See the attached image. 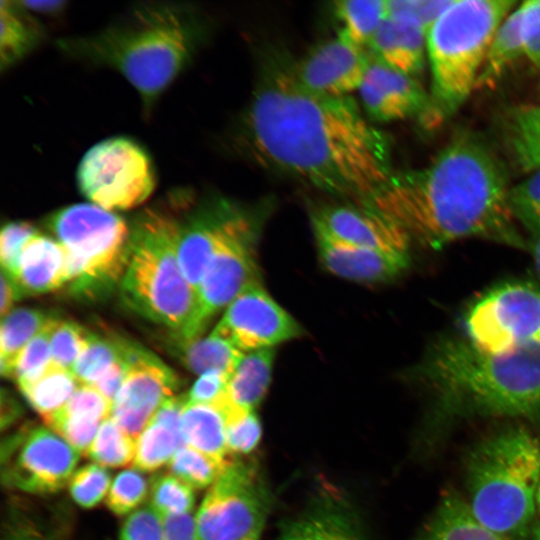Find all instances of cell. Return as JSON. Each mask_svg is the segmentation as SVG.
I'll use <instances>...</instances> for the list:
<instances>
[{"label":"cell","instance_id":"cell-2","mask_svg":"<svg viewBox=\"0 0 540 540\" xmlns=\"http://www.w3.org/2000/svg\"><path fill=\"white\" fill-rule=\"evenodd\" d=\"M510 186L489 148L462 136L425 167L393 173L367 205L431 249L466 238L528 248L507 202Z\"/></svg>","mask_w":540,"mask_h":540},{"label":"cell","instance_id":"cell-35","mask_svg":"<svg viewBox=\"0 0 540 540\" xmlns=\"http://www.w3.org/2000/svg\"><path fill=\"white\" fill-rule=\"evenodd\" d=\"M58 322V318L51 316L20 354L13 375L20 391L35 383L49 368L51 337Z\"/></svg>","mask_w":540,"mask_h":540},{"label":"cell","instance_id":"cell-3","mask_svg":"<svg viewBox=\"0 0 540 540\" xmlns=\"http://www.w3.org/2000/svg\"><path fill=\"white\" fill-rule=\"evenodd\" d=\"M407 376L432 395L440 420L501 416L540 425V347L495 353L465 335L441 336Z\"/></svg>","mask_w":540,"mask_h":540},{"label":"cell","instance_id":"cell-18","mask_svg":"<svg viewBox=\"0 0 540 540\" xmlns=\"http://www.w3.org/2000/svg\"><path fill=\"white\" fill-rule=\"evenodd\" d=\"M358 92L364 110L377 121L418 116L424 122L430 111V95L415 77L372 58Z\"/></svg>","mask_w":540,"mask_h":540},{"label":"cell","instance_id":"cell-56","mask_svg":"<svg viewBox=\"0 0 540 540\" xmlns=\"http://www.w3.org/2000/svg\"><path fill=\"white\" fill-rule=\"evenodd\" d=\"M531 534L532 540H540V522L534 523Z\"/></svg>","mask_w":540,"mask_h":540},{"label":"cell","instance_id":"cell-41","mask_svg":"<svg viewBox=\"0 0 540 540\" xmlns=\"http://www.w3.org/2000/svg\"><path fill=\"white\" fill-rule=\"evenodd\" d=\"M89 332L73 321L59 320L51 337V363L72 371Z\"/></svg>","mask_w":540,"mask_h":540},{"label":"cell","instance_id":"cell-19","mask_svg":"<svg viewBox=\"0 0 540 540\" xmlns=\"http://www.w3.org/2000/svg\"><path fill=\"white\" fill-rule=\"evenodd\" d=\"M318 256L336 276L365 284L392 281L405 272L410 254L392 253L341 241L313 227Z\"/></svg>","mask_w":540,"mask_h":540},{"label":"cell","instance_id":"cell-38","mask_svg":"<svg viewBox=\"0 0 540 540\" xmlns=\"http://www.w3.org/2000/svg\"><path fill=\"white\" fill-rule=\"evenodd\" d=\"M194 489L171 473L159 474L150 486V505L163 517L191 513Z\"/></svg>","mask_w":540,"mask_h":540},{"label":"cell","instance_id":"cell-8","mask_svg":"<svg viewBox=\"0 0 540 540\" xmlns=\"http://www.w3.org/2000/svg\"><path fill=\"white\" fill-rule=\"evenodd\" d=\"M48 226L66 251L72 295L95 300L120 286L130 252V225L122 217L78 203L54 212Z\"/></svg>","mask_w":540,"mask_h":540},{"label":"cell","instance_id":"cell-54","mask_svg":"<svg viewBox=\"0 0 540 540\" xmlns=\"http://www.w3.org/2000/svg\"><path fill=\"white\" fill-rule=\"evenodd\" d=\"M532 256L534 268L540 278V234L528 238V248Z\"/></svg>","mask_w":540,"mask_h":540},{"label":"cell","instance_id":"cell-28","mask_svg":"<svg viewBox=\"0 0 540 540\" xmlns=\"http://www.w3.org/2000/svg\"><path fill=\"white\" fill-rule=\"evenodd\" d=\"M276 540H362L350 515L334 505H322L289 521Z\"/></svg>","mask_w":540,"mask_h":540},{"label":"cell","instance_id":"cell-51","mask_svg":"<svg viewBox=\"0 0 540 540\" xmlns=\"http://www.w3.org/2000/svg\"><path fill=\"white\" fill-rule=\"evenodd\" d=\"M21 297V294L12 279L1 272V317L4 318L11 311L14 302Z\"/></svg>","mask_w":540,"mask_h":540},{"label":"cell","instance_id":"cell-47","mask_svg":"<svg viewBox=\"0 0 540 540\" xmlns=\"http://www.w3.org/2000/svg\"><path fill=\"white\" fill-rule=\"evenodd\" d=\"M525 56L540 68V0L524 1Z\"/></svg>","mask_w":540,"mask_h":540},{"label":"cell","instance_id":"cell-10","mask_svg":"<svg viewBox=\"0 0 540 540\" xmlns=\"http://www.w3.org/2000/svg\"><path fill=\"white\" fill-rule=\"evenodd\" d=\"M464 335L495 353L540 347V284L510 280L487 290L468 308Z\"/></svg>","mask_w":540,"mask_h":540},{"label":"cell","instance_id":"cell-12","mask_svg":"<svg viewBox=\"0 0 540 540\" xmlns=\"http://www.w3.org/2000/svg\"><path fill=\"white\" fill-rule=\"evenodd\" d=\"M263 214L244 207L210 260L197 289L196 338L214 315L250 283L260 280L256 243Z\"/></svg>","mask_w":540,"mask_h":540},{"label":"cell","instance_id":"cell-40","mask_svg":"<svg viewBox=\"0 0 540 540\" xmlns=\"http://www.w3.org/2000/svg\"><path fill=\"white\" fill-rule=\"evenodd\" d=\"M111 484L109 470L99 464L90 463L74 472L68 483V489L78 506L91 509L107 497Z\"/></svg>","mask_w":540,"mask_h":540},{"label":"cell","instance_id":"cell-6","mask_svg":"<svg viewBox=\"0 0 540 540\" xmlns=\"http://www.w3.org/2000/svg\"><path fill=\"white\" fill-rule=\"evenodd\" d=\"M465 476L476 520L506 540H526L540 480L539 439L521 426L493 433L469 452Z\"/></svg>","mask_w":540,"mask_h":540},{"label":"cell","instance_id":"cell-17","mask_svg":"<svg viewBox=\"0 0 540 540\" xmlns=\"http://www.w3.org/2000/svg\"><path fill=\"white\" fill-rule=\"evenodd\" d=\"M312 227L354 245L410 254L411 239L379 211L361 204H328L312 214Z\"/></svg>","mask_w":540,"mask_h":540},{"label":"cell","instance_id":"cell-30","mask_svg":"<svg viewBox=\"0 0 540 540\" xmlns=\"http://www.w3.org/2000/svg\"><path fill=\"white\" fill-rule=\"evenodd\" d=\"M50 317L40 310L18 308L2 318L0 331V368L2 376L13 377L17 361L23 349L42 329Z\"/></svg>","mask_w":540,"mask_h":540},{"label":"cell","instance_id":"cell-7","mask_svg":"<svg viewBox=\"0 0 540 540\" xmlns=\"http://www.w3.org/2000/svg\"><path fill=\"white\" fill-rule=\"evenodd\" d=\"M516 3L456 0L431 27L426 37L431 70L426 125H439L465 103L475 89L497 29Z\"/></svg>","mask_w":540,"mask_h":540},{"label":"cell","instance_id":"cell-16","mask_svg":"<svg viewBox=\"0 0 540 540\" xmlns=\"http://www.w3.org/2000/svg\"><path fill=\"white\" fill-rule=\"evenodd\" d=\"M370 62L365 48L337 35L295 62V69L308 89L325 96L348 97L359 90Z\"/></svg>","mask_w":540,"mask_h":540},{"label":"cell","instance_id":"cell-20","mask_svg":"<svg viewBox=\"0 0 540 540\" xmlns=\"http://www.w3.org/2000/svg\"><path fill=\"white\" fill-rule=\"evenodd\" d=\"M21 296L52 292L68 283V261L63 245L37 233L24 246L15 276Z\"/></svg>","mask_w":540,"mask_h":540},{"label":"cell","instance_id":"cell-22","mask_svg":"<svg viewBox=\"0 0 540 540\" xmlns=\"http://www.w3.org/2000/svg\"><path fill=\"white\" fill-rule=\"evenodd\" d=\"M185 395L168 399L157 411L136 440L133 461L135 469L154 472L169 464L184 445L181 433V411Z\"/></svg>","mask_w":540,"mask_h":540},{"label":"cell","instance_id":"cell-45","mask_svg":"<svg viewBox=\"0 0 540 540\" xmlns=\"http://www.w3.org/2000/svg\"><path fill=\"white\" fill-rule=\"evenodd\" d=\"M119 540H163V518L149 504L128 515L119 531Z\"/></svg>","mask_w":540,"mask_h":540},{"label":"cell","instance_id":"cell-27","mask_svg":"<svg viewBox=\"0 0 540 540\" xmlns=\"http://www.w3.org/2000/svg\"><path fill=\"white\" fill-rule=\"evenodd\" d=\"M171 344V351L177 358L187 369L199 376L209 371L231 375L245 354L213 331L206 337L191 340L173 336Z\"/></svg>","mask_w":540,"mask_h":540},{"label":"cell","instance_id":"cell-42","mask_svg":"<svg viewBox=\"0 0 540 540\" xmlns=\"http://www.w3.org/2000/svg\"><path fill=\"white\" fill-rule=\"evenodd\" d=\"M262 426L255 411L229 412L226 424L227 452L248 454L259 444Z\"/></svg>","mask_w":540,"mask_h":540},{"label":"cell","instance_id":"cell-13","mask_svg":"<svg viewBox=\"0 0 540 540\" xmlns=\"http://www.w3.org/2000/svg\"><path fill=\"white\" fill-rule=\"evenodd\" d=\"M79 455L48 427L24 429L2 446V481L9 488L30 494L56 493L69 483Z\"/></svg>","mask_w":540,"mask_h":540},{"label":"cell","instance_id":"cell-48","mask_svg":"<svg viewBox=\"0 0 540 540\" xmlns=\"http://www.w3.org/2000/svg\"><path fill=\"white\" fill-rule=\"evenodd\" d=\"M128 370L129 365L122 353V356L91 386L112 403L126 379Z\"/></svg>","mask_w":540,"mask_h":540},{"label":"cell","instance_id":"cell-49","mask_svg":"<svg viewBox=\"0 0 540 540\" xmlns=\"http://www.w3.org/2000/svg\"><path fill=\"white\" fill-rule=\"evenodd\" d=\"M163 540H199L196 518L191 513L163 516Z\"/></svg>","mask_w":540,"mask_h":540},{"label":"cell","instance_id":"cell-26","mask_svg":"<svg viewBox=\"0 0 540 540\" xmlns=\"http://www.w3.org/2000/svg\"><path fill=\"white\" fill-rule=\"evenodd\" d=\"M523 2L501 23L489 46L475 88H492L505 70L525 55Z\"/></svg>","mask_w":540,"mask_h":540},{"label":"cell","instance_id":"cell-57","mask_svg":"<svg viewBox=\"0 0 540 540\" xmlns=\"http://www.w3.org/2000/svg\"><path fill=\"white\" fill-rule=\"evenodd\" d=\"M536 507H537L538 512L540 514V480H539V484H538V488H537V492H536Z\"/></svg>","mask_w":540,"mask_h":540},{"label":"cell","instance_id":"cell-50","mask_svg":"<svg viewBox=\"0 0 540 540\" xmlns=\"http://www.w3.org/2000/svg\"><path fill=\"white\" fill-rule=\"evenodd\" d=\"M2 540H60L48 532L34 528L31 525L15 524L9 526Z\"/></svg>","mask_w":540,"mask_h":540},{"label":"cell","instance_id":"cell-21","mask_svg":"<svg viewBox=\"0 0 540 540\" xmlns=\"http://www.w3.org/2000/svg\"><path fill=\"white\" fill-rule=\"evenodd\" d=\"M426 33L414 22L389 15L369 44L372 59L406 75L416 77L427 57Z\"/></svg>","mask_w":540,"mask_h":540},{"label":"cell","instance_id":"cell-44","mask_svg":"<svg viewBox=\"0 0 540 540\" xmlns=\"http://www.w3.org/2000/svg\"><path fill=\"white\" fill-rule=\"evenodd\" d=\"M38 232L30 223L15 221L5 224L0 236V260L2 272L10 278L15 276L18 261L25 244Z\"/></svg>","mask_w":540,"mask_h":540},{"label":"cell","instance_id":"cell-36","mask_svg":"<svg viewBox=\"0 0 540 540\" xmlns=\"http://www.w3.org/2000/svg\"><path fill=\"white\" fill-rule=\"evenodd\" d=\"M229 460L217 461L187 445H182L168 464L169 473L193 489L210 487Z\"/></svg>","mask_w":540,"mask_h":540},{"label":"cell","instance_id":"cell-46","mask_svg":"<svg viewBox=\"0 0 540 540\" xmlns=\"http://www.w3.org/2000/svg\"><path fill=\"white\" fill-rule=\"evenodd\" d=\"M230 375L209 371L199 376L185 395V401L193 404H219L226 396Z\"/></svg>","mask_w":540,"mask_h":540},{"label":"cell","instance_id":"cell-58","mask_svg":"<svg viewBox=\"0 0 540 540\" xmlns=\"http://www.w3.org/2000/svg\"><path fill=\"white\" fill-rule=\"evenodd\" d=\"M260 535H254L246 540H258Z\"/></svg>","mask_w":540,"mask_h":540},{"label":"cell","instance_id":"cell-52","mask_svg":"<svg viewBox=\"0 0 540 540\" xmlns=\"http://www.w3.org/2000/svg\"><path fill=\"white\" fill-rule=\"evenodd\" d=\"M30 12L35 13H58L64 9V1H20Z\"/></svg>","mask_w":540,"mask_h":540},{"label":"cell","instance_id":"cell-15","mask_svg":"<svg viewBox=\"0 0 540 540\" xmlns=\"http://www.w3.org/2000/svg\"><path fill=\"white\" fill-rule=\"evenodd\" d=\"M212 331L243 353L274 348L303 334L301 325L271 297L261 280L237 295Z\"/></svg>","mask_w":540,"mask_h":540},{"label":"cell","instance_id":"cell-33","mask_svg":"<svg viewBox=\"0 0 540 540\" xmlns=\"http://www.w3.org/2000/svg\"><path fill=\"white\" fill-rule=\"evenodd\" d=\"M123 353V339L89 333L72 373L81 385L91 386Z\"/></svg>","mask_w":540,"mask_h":540},{"label":"cell","instance_id":"cell-25","mask_svg":"<svg viewBox=\"0 0 540 540\" xmlns=\"http://www.w3.org/2000/svg\"><path fill=\"white\" fill-rule=\"evenodd\" d=\"M0 68L4 72L39 46L44 30L20 1H1Z\"/></svg>","mask_w":540,"mask_h":540},{"label":"cell","instance_id":"cell-14","mask_svg":"<svg viewBox=\"0 0 540 540\" xmlns=\"http://www.w3.org/2000/svg\"><path fill=\"white\" fill-rule=\"evenodd\" d=\"M123 354L129 370L112 402L110 417L137 440L159 408L174 397L179 381L172 369L138 344L124 339Z\"/></svg>","mask_w":540,"mask_h":540},{"label":"cell","instance_id":"cell-23","mask_svg":"<svg viewBox=\"0 0 540 540\" xmlns=\"http://www.w3.org/2000/svg\"><path fill=\"white\" fill-rule=\"evenodd\" d=\"M274 348L245 353L229 377L223 408L229 412L255 411L271 383Z\"/></svg>","mask_w":540,"mask_h":540},{"label":"cell","instance_id":"cell-5","mask_svg":"<svg viewBox=\"0 0 540 540\" xmlns=\"http://www.w3.org/2000/svg\"><path fill=\"white\" fill-rule=\"evenodd\" d=\"M129 225V260L119 286L123 302L173 336L195 339L197 295L179 264L177 219L169 198L141 211Z\"/></svg>","mask_w":540,"mask_h":540},{"label":"cell","instance_id":"cell-1","mask_svg":"<svg viewBox=\"0 0 540 540\" xmlns=\"http://www.w3.org/2000/svg\"><path fill=\"white\" fill-rule=\"evenodd\" d=\"M236 148L266 170L363 203L394 173L386 136L348 97L316 93L295 61L269 48L233 134Z\"/></svg>","mask_w":540,"mask_h":540},{"label":"cell","instance_id":"cell-24","mask_svg":"<svg viewBox=\"0 0 540 540\" xmlns=\"http://www.w3.org/2000/svg\"><path fill=\"white\" fill-rule=\"evenodd\" d=\"M227 415L217 404L185 401L181 411L184 444L220 462H225Z\"/></svg>","mask_w":540,"mask_h":540},{"label":"cell","instance_id":"cell-53","mask_svg":"<svg viewBox=\"0 0 540 540\" xmlns=\"http://www.w3.org/2000/svg\"><path fill=\"white\" fill-rule=\"evenodd\" d=\"M2 415H1V426L4 428L6 425H9L11 422H13L16 417L18 416V406L17 402L14 401L13 398L7 394V397L5 398L4 394L2 393Z\"/></svg>","mask_w":540,"mask_h":540},{"label":"cell","instance_id":"cell-43","mask_svg":"<svg viewBox=\"0 0 540 540\" xmlns=\"http://www.w3.org/2000/svg\"><path fill=\"white\" fill-rule=\"evenodd\" d=\"M456 0H388L389 15L408 19L426 33Z\"/></svg>","mask_w":540,"mask_h":540},{"label":"cell","instance_id":"cell-34","mask_svg":"<svg viewBox=\"0 0 540 540\" xmlns=\"http://www.w3.org/2000/svg\"><path fill=\"white\" fill-rule=\"evenodd\" d=\"M136 440L123 431L111 417L102 422L87 456L103 467H123L133 463Z\"/></svg>","mask_w":540,"mask_h":540},{"label":"cell","instance_id":"cell-11","mask_svg":"<svg viewBox=\"0 0 540 540\" xmlns=\"http://www.w3.org/2000/svg\"><path fill=\"white\" fill-rule=\"evenodd\" d=\"M269 498L255 468L228 461L195 515L199 540H246L260 535Z\"/></svg>","mask_w":540,"mask_h":540},{"label":"cell","instance_id":"cell-9","mask_svg":"<svg viewBox=\"0 0 540 540\" xmlns=\"http://www.w3.org/2000/svg\"><path fill=\"white\" fill-rule=\"evenodd\" d=\"M80 192L107 211L129 210L153 193L157 178L152 159L135 140L104 139L83 155L76 173Z\"/></svg>","mask_w":540,"mask_h":540},{"label":"cell","instance_id":"cell-39","mask_svg":"<svg viewBox=\"0 0 540 540\" xmlns=\"http://www.w3.org/2000/svg\"><path fill=\"white\" fill-rule=\"evenodd\" d=\"M148 493L149 484L141 471L125 469L112 480L106 505L113 514L124 516L137 510Z\"/></svg>","mask_w":540,"mask_h":540},{"label":"cell","instance_id":"cell-55","mask_svg":"<svg viewBox=\"0 0 540 540\" xmlns=\"http://www.w3.org/2000/svg\"><path fill=\"white\" fill-rule=\"evenodd\" d=\"M531 150L534 161L540 166V117L532 133Z\"/></svg>","mask_w":540,"mask_h":540},{"label":"cell","instance_id":"cell-31","mask_svg":"<svg viewBox=\"0 0 540 540\" xmlns=\"http://www.w3.org/2000/svg\"><path fill=\"white\" fill-rule=\"evenodd\" d=\"M334 10L342 27L338 35L365 48L388 16V0H341Z\"/></svg>","mask_w":540,"mask_h":540},{"label":"cell","instance_id":"cell-37","mask_svg":"<svg viewBox=\"0 0 540 540\" xmlns=\"http://www.w3.org/2000/svg\"><path fill=\"white\" fill-rule=\"evenodd\" d=\"M510 213L529 238L540 234V168L520 183L510 186L507 195Z\"/></svg>","mask_w":540,"mask_h":540},{"label":"cell","instance_id":"cell-4","mask_svg":"<svg viewBox=\"0 0 540 540\" xmlns=\"http://www.w3.org/2000/svg\"><path fill=\"white\" fill-rule=\"evenodd\" d=\"M205 32L190 5L140 2L101 30L62 38L57 45L71 58L118 72L149 112L191 63Z\"/></svg>","mask_w":540,"mask_h":540},{"label":"cell","instance_id":"cell-32","mask_svg":"<svg viewBox=\"0 0 540 540\" xmlns=\"http://www.w3.org/2000/svg\"><path fill=\"white\" fill-rule=\"evenodd\" d=\"M80 385L72 371L51 363L35 383L21 392L45 421L65 406Z\"/></svg>","mask_w":540,"mask_h":540},{"label":"cell","instance_id":"cell-29","mask_svg":"<svg viewBox=\"0 0 540 540\" xmlns=\"http://www.w3.org/2000/svg\"><path fill=\"white\" fill-rule=\"evenodd\" d=\"M418 540H506L476 520L459 496L443 498Z\"/></svg>","mask_w":540,"mask_h":540}]
</instances>
